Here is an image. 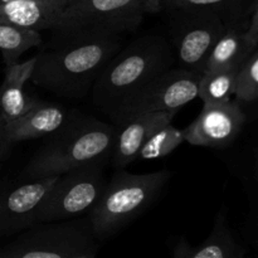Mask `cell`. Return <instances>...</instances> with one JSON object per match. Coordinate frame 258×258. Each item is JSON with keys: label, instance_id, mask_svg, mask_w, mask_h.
Instances as JSON below:
<instances>
[{"label": "cell", "instance_id": "cell-8", "mask_svg": "<svg viewBox=\"0 0 258 258\" xmlns=\"http://www.w3.org/2000/svg\"><path fill=\"white\" fill-rule=\"evenodd\" d=\"M169 12L171 44L179 67L204 73L209 54L226 30L227 22L213 10L171 9Z\"/></svg>", "mask_w": 258, "mask_h": 258}, {"label": "cell", "instance_id": "cell-26", "mask_svg": "<svg viewBox=\"0 0 258 258\" xmlns=\"http://www.w3.org/2000/svg\"><path fill=\"white\" fill-rule=\"evenodd\" d=\"M256 178L258 180V155H257V160H256Z\"/></svg>", "mask_w": 258, "mask_h": 258}, {"label": "cell", "instance_id": "cell-23", "mask_svg": "<svg viewBox=\"0 0 258 258\" xmlns=\"http://www.w3.org/2000/svg\"><path fill=\"white\" fill-rule=\"evenodd\" d=\"M246 38L254 48L258 47V0L253 4L246 27Z\"/></svg>", "mask_w": 258, "mask_h": 258}, {"label": "cell", "instance_id": "cell-12", "mask_svg": "<svg viewBox=\"0 0 258 258\" xmlns=\"http://www.w3.org/2000/svg\"><path fill=\"white\" fill-rule=\"evenodd\" d=\"M71 117V112L63 106L38 100L25 115L0 123V160L15 144L53 135Z\"/></svg>", "mask_w": 258, "mask_h": 258}, {"label": "cell", "instance_id": "cell-21", "mask_svg": "<svg viewBox=\"0 0 258 258\" xmlns=\"http://www.w3.org/2000/svg\"><path fill=\"white\" fill-rule=\"evenodd\" d=\"M183 130H179L171 123L158 128L143 145L136 160H155L170 155L184 143Z\"/></svg>", "mask_w": 258, "mask_h": 258}, {"label": "cell", "instance_id": "cell-15", "mask_svg": "<svg viewBox=\"0 0 258 258\" xmlns=\"http://www.w3.org/2000/svg\"><path fill=\"white\" fill-rule=\"evenodd\" d=\"M34 64L35 57H33L25 62L5 67V77L0 86L2 125L25 115L38 102V98L30 97L24 91L25 85L32 77Z\"/></svg>", "mask_w": 258, "mask_h": 258}, {"label": "cell", "instance_id": "cell-16", "mask_svg": "<svg viewBox=\"0 0 258 258\" xmlns=\"http://www.w3.org/2000/svg\"><path fill=\"white\" fill-rule=\"evenodd\" d=\"M243 248L232 234L226 212L221 211L203 243L191 247L185 238H180L174 247L173 258H243Z\"/></svg>", "mask_w": 258, "mask_h": 258}, {"label": "cell", "instance_id": "cell-19", "mask_svg": "<svg viewBox=\"0 0 258 258\" xmlns=\"http://www.w3.org/2000/svg\"><path fill=\"white\" fill-rule=\"evenodd\" d=\"M239 68L204 72L199 82L198 97L203 105L226 103L232 100L236 91V80Z\"/></svg>", "mask_w": 258, "mask_h": 258}, {"label": "cell", "instance_id": "cell-28", "mask_svg": "<svg viewBox=\"0 0 258 258\" xmlns=\"http://www.w3.org/2000/svg\"><path fill=\"white\" fill-rule=\"evenodd\" d=\"M257 243H258V217H257Z\"/></svg>", "mask_w": 258, "mask_h": 258}, {"label": "cell", "instance_id": "cell-5", "mask_svg": "<svg viewBox=\"0 0 258 258\" xmlns=\"http://www.w3.org/2000/svg\"><path fill=\"white\" fill-rule=\"evenodd\" d=\"M97 251L98 239L86 216L35 224L0 247V258H75Z\"/></svg>", "mask_w": 258, "mask_h": 258}, {"label": "cell", "instance_id": "cell-13", "mask_svg": "<svg viewBox=\"0 0 258 258\" xmlns=\"http://www.w3.org/2000/svg\"><path fill=\"white\" fill-rule=\"evenodd\" d=\"M176 113V111L141 113L127 117L116 126L117 133L110 158L113 168L123 169L135 161L145 141L158 128L171 123Z\"/></svg>", "mask_w": 258, "mask_h": 258}, {"label": "cell", "instance_id": "cell-1", "mask_svg": "<svg viewBox=\"0 0 258 258\" xmlns=\"http://www.w3.org/2000/svg\"><path fill=\"white\" fill-rule=\"evenodd\" d=\"M58 39L35 55L30 81L64 98H83L108 62L120 52L118 34L76 33Z\"/></svg>", "mask_w": 258, "mask_h": 258}, {"label": "cell", "instance_id": "cell-17", "mask_svg": "<svg viewBox=\"0 0 258 258\" xmlns=\"http://www.w3.org/2000/svg\"><path fill=\"white\" fill-rule=\"evenodd\" d=\"M247 22L248 19L227 22L226 30L209 54L204 72L241 68L247 58L256 50L246 38Z\"/></svg>", "mask_w": 258, "mask_h": 258}, {"label": "cell", "instance_id": "cell-27", "mask_svg": "<svg viewBox=\"0 0 258 258\" xmlns=\"http://www.w3.org/2000/svg\"><path fill=\"white\" fill-rule=\"evenodd\" d=\"M10 2H13V0H0V5L7 4V3H10Z\"/></svg>", "mask_w": 258, "mask_h": 258}, {"label": "cell", "instance_id": "cell-3", "mask_svg": "<svg viewBox=\"0 0 258 258\" xmlns=\"http://www.w3.org/2000/svg\"><path fill=\"white\" fill-rule=\"evenodd\" d=\"M173 48L163 35L148 34L134 40L106 64L96 80L91 97L107 115L116 105L175 64Z\"/></svg>", "mask_w": 258, "mask_h": 258}, {"label": "cell", "instance_id": "cell-7", "mask_svg": "<svg viewBox=\"0 0 258 258\" xmlns=\"http://www.w3.org/2000/svg\"><path fill=\"white\" fill-rule=\"evenodd\" d=\"M203 73L184 68H170L123 98L108 117L117 126L127 117L141 113L176 111L198 98L199 82Z\"/></svg>", "mask_w": 258, "mask_h": 258}, {"label": "cell", "instance_id": "cell-11", "mask_svg": "<svg viewBox=\"0 0 258 258\" xmlns=\"http://www.w3.org/2000/svg\"><path fill=\"white\" fill-rule=\"evenodd\" d=\"M246 122L238 101L203 105L198 117L183 128L184 140L194 146L223 149L233 143Z\"/></svg>", "mask_w": 258, "mask_h": 258}, {"label": "cell", "instance_id": "cell-24", "mask_svg": "<svg viewBox=\"0 0 258 258\" xmlns=\"http://www.w3.org/2000/svg\"><path fill=\"white\" fill-rule=\"evenodd\" d=\"M161 2L163 0H145L148 14H155L161 10Z\"/></svg>", "mask_w": 258, "mask_h": 258}, {"label": "cell", "instance_id": "cell-18", "mask_svg": "<svg viewBox=\"0 0 258 258\" xmlns=\"http://www.w3.org/2000/svg\"><path fill=\"white\" fill-rule=\"evenodd\" d=\"M43 37L39 30L0 24V52L5 67L18 63L20 55L33 48L42 45Z\"/></svg>", "mask_w": 258, "mask_h": 258}, {"label": "cell", "instance_id": "cell-22", "mask_svg": "<svg viewBox=\"0 0 258 258\" xmlns=\"http://www.w3.org/2000/svg\"><path fill=\"white\" fill-rule=\"evenodd\" d=\"M234 97L237 101L244 102L258 100V49L254 50L239 68Z\"/></svg>", "mask_w": 258, "mask_h": 258}, {"label": "cell", "instance_id": "cell-9", "mask_svg": "<svg viewBox=\"0 0 258 258\" xmlns=\"http://www.w3.org/2000/svg\"><path fill=\"white\" fill-rule=\"evenodd\" d=\"M103 166L105 164H92L58 175L38 212V224L90 213L106 186Z\"/></svg>", "mask_w": 258, "mask_h": 258}, {"label": "cell", "instance_id": "cell-2", "mask_svg": "<svg viewBox=\"0 0 258 258\" xmlns=\"http://www.w3.org/2000/svg\"><path fill=\"white\" fill-rule=\"evenodd\" d=\"M117 128L95 117H71L32 156L27 179L57 176L92 164H106L112 154Z\"/></svg>", "mask_w": 258, "mask_h": 258}, {"label": "cell", "instance_id": "cell-10", "mask_svg": "<svg viewBox=\"0 0 258 258\" xmlns=\"http://www.w3.org/2000/svg\"><path fill=\"white\" fill-rule=\"evenodd\" d=\"M57 178L28 179L0 191V242L38 224V212Z\"/></svg>", "mask_w": 258, "mask_h": 258}, {"label": "cell", "instance_id": "cell-20", "mask_svg": "<svg viewBox=\"0 0 258 258\" xmlns=\"http://www.w3.org/2000/svg\"><path fill=\"white\" fill-rule=\"evenodd\" d=\"M208 9L218 13L226 22L247 19L251 0H163L161 9Z\"/></svg>", "mask_w": 258, "mask_h": 258}, {"label": "cell", "instance_id": "cell-14", "mask_svg": "<svg viewBox=\"0 0 258 258\" xmlns=\"http://www.w3.org/2000/svg\"><path fill=\"white\" fill-rule=\"evenodd\" d=\"M67 0H13L0 5V24L52 30Z\"/></svg>", "mask_w": 258, "mask_h": 258}, {"label": "cell", "instance_id": "cell-6", "mask_svg": "<svg viewBox=\"0 0 258 258\" xmlns=\"http://www.w3.org/2000/svg\"><path fill=\"white\" fill-rule=\"evenodd\" d=\"M148 14L145 0H67L53 32L118 34L133 32Z\"/></svg>", "mask_w": 258, "mask_h": 258}, {"label": "cell", "instance_id": "cell-25", "mask_svg": "<svg viewBox=\"0 0 258 258\" xmlns=\"http://www.w3.org/2000/svg\"><path fill=\"white\" fill-rule=\"evenodd\" d=\"M96 254H97V252H86V253L78 254L75 258H96Z\"/></svg>", "mask_w": 258, "mask_h": 258}, {"label": "cell", "instance_id": "cell-4", "mask_svg": "<svg viewBox=\"0 0 258 258\" xmlns=\"http://www.w3.org/2000/svg\"><path fill=\"white\" fill-rule=\"evenodd\" d=\"M170 176L169 170L133 174L117 169L87 214L96 238L107 239L138 218L158 199Z\"/></svg>", "mask_w": 258, "mask_h": 258}]
</instances>
